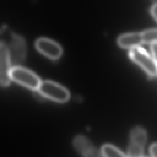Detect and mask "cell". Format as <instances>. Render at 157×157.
<instances>
[{
	"mask_svg": "<svg viewBox=\"0 0 157 157\" xmlns=\"http://www.w3.org/2000/svg\"><path fill=\"white\" fill-rule=\"evenodd\" d=\"M45 98L58 102H65L68 101L70 94L67 89L52 81L41 82L37 90Z\"/></svg>",
	"mask_w": 157,
	"mask_h": 157,
	"instance_id": "cell-1",
	"label": "cell"
},
{
	"mask_svg": "<svg viewBox=\"0 0 157 157\" xmlns=\"http://www.w3.org/2000/svg\"><path fill=\"white\" fill-rule=\"evenodd\" d=\"M10 75L12 80L32 90H37L41 83L34 73L19 66L11 68Z\"/></svg>",
	"mask_w": 157,
	"mask_h": 157,
	"instance_id": "cell-2",
	"label": "cell"
},
{
	"mask_svg": "<svg viewBox=\"0 0 157 157\" xmlns=\"http://www.w3.org/2000/svg\"><path fill=\"white\" fill-rule=\"evenodd\" d=\"M129 56L149 75L153 77L157 75V67L153 57H151L144 48L139 47L131 48Z\"/></svg>",
	"mask_w": 157,
	"mask_h": 157,
	"instance_id": "cell-3",
	"label": "cell"
},
{
	"mask_svg": "<svg viewBox=\"0 0 157 157\" xmlns=\"http://www.w3.org/2000/svg\"><path fill=\"white\" fill-rule=\"evenodd\" d=\"M127 154L128 156H143L144 148L147 139V132L141 126H136L131 131Z\"/></svg>",
	"mask_w": 157,
	"mask_h": 157,
	"instance_id": "cell-4",
	"label": "cell"
},
{
	"mask_svg": "<svg viewBox=\"0 0 157 157\" xmlns=\"http://www.w3.org/2000/svg\"><path fill=\"white\" fill-rule=\"evenodd\" d=\"M8 49L12 65L13 66H19L24 61L26 48L25 40L22 37L15 34H12Z\"/></svg>",
	"mask_w": 157,
	"mask_h": 157,
	"instance_id": "cell-5",
	"label": "cell"
},
{
	"mask_svg": "<svg viewBox=\"0 0 157 157\" xmlns=\"http://www.w3.org/2000/svg\"><path fill=\"white\" fill-rule=\"evenodd\" d=\"M11 62L9 49L6 44L0 42V85L7 86L10 81Z\"/></svg>",
	"mask_w": 157,
	"mask_h": 157,
	"instance_id": "cell-6",
	"label": "cell"
},
{
	"mask_svg": "<svg viewBox=\"0 0 157 157\" xmlns=\"http://www.w3.org/2000/svg\"><path fill=\"white\" fill-rule=\"evenodd\" d=\"M38 51L52 59H56L62 55V48L56 42L47 38H40L36 42Z\"/></svg>",
	"mask_w": 157,
	"mask_h": 157,
	"instance_id": "cell-7",
	"label": "cell"
},
{
	"mask_svg": "<svg viewBox=\"0 0 157 157\" xmlns=\"http://www.w3.org/2000/svg\"><path fill=\"white\" fill-rule=\"evenodd\" d=\"M73 145L77 151L84 156H102L101 151L95 148L93 144L85 137L78 136L73 141Z\"/></svg>",
	"mask_w": 157,
	"mask_h": 157,
	"instance_id": "cell-8",
	"label": "cell"
},
{
	"mask_svg": "<svg viewBox=\"0 0 157 157\" xmlns=\"http://www.w3.org/2000/svg\"><path fill=\"white\" fill-rule=\"evenodd\" d=\"M141 33H128L121 34L117 39L118 45L123 48L131 49L142 44Z\"/></svg>",
	"mask_w": 157,
	"mask_h": 157,
	"instance_id": "cell-9",
	"label": "cell"
},
{
	"mask_svg": "<svg viewBox=\"0 0 157 157\" xmlns=\"http://www.w3.org/2000/svg\"><path fill=\"white\" fill-rule=\"evenodd\" d=\"M101 153L102 156L107 157H113V156H127L124 153H123L120 150L117 148L113 145L111 144H105L102 146L101 150Z\"/></svg>",
	"mask_w": 157,
	"mask_h": 157,
	"instance_id": "cell-10",
	"label": "cell"
},
{
	"mask_svg": "<svg viewBox=\"0 0 157 157\" xmlns=\"http://www.w3.org/2000/svg\"><path fill=\"white\" fill-rule=\"evenodd\" d=\"M142 42L145 44L157 43V28L149 29L141 32Z\"/></svg>",
	"mask_w": 157,
	"mask_h": 157,
	"instance_id": "cell-11",
	"label": "cell"
},
{
	"mask_svg": "<svg viewBox=\"0 0 157 157\" xmlns=\"http://www.w3.org/2000/svg\"><path fill=\"white\" fill-rule=\"evenodd\" d=\"M151 51L153 57L155 59V61L156 63V65L157 67V43L151 44Z\"/></svg>",
	"mask_w": 157,
	"mask_h": 157,
	"instance_id": "cell-12",
	"label": "cell"
},
{
	"mask_svg": "<svg viewBox=\"0 0 157 157\" xmlns=\"http://www.w3.org/2000/svg\"><path fill=\"white\" fill-rule=\"evenodd\" d=\"M150 153L151 156L157 157V143H154L151 145L150 148Z\"/></svg>",
	"mask_w": 157,
	"mask_h": 157,
	"instance_id": "cell-13",
	"label": "cell"
},
{
	"mask_svg": "<svg viewBox=\"0 0 157 157\" xmlns=\"http://www.w3.org/2000/svg\"><path fill=\"white\" fill-rule=\"evenodd\" d=\"M150 12H151V13L152 16L155 18V20L157 21V2L155 3L151 6V9H150Z\"/></svg>",
	"mask_w": 157,
	"mask_h": 157,
	"instance_id": "cell-14",
	"label": "cell"
}]
</instances>
